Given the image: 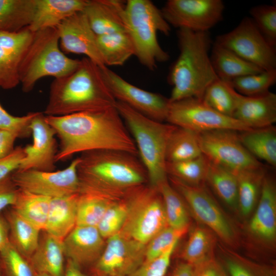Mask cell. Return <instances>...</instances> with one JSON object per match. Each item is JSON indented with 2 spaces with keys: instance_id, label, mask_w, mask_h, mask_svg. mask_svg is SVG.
<instances>
[{
  "instance_id": "3",
  "label": "cell",
  "mask_w": 276,
  "mask_h": 276,
  "mask_svg": "<svg viewBox=\"0 0 276 276\" xmlns=\"http://www.w3.org/2000/svg\"><path fill=\"white\" fill-rule=\"evenodd\" d=\"M116 102L100 66L84 57L74 71L52 81L43 113L61 116L98 111L115 107Z\"/></svg>"
},
{
  "instance_id": "42",
  "label": "cell",
  "mask_w": 276,
  "mask_h": 276,
  "mask_svg": "<svg viewBox=\"0 0 276 276\" xmlns=\"http://www.w3.org/2000/svg\"><path fill=\"white\" fill-rule=\"evenodd\" d=\"M127 213V205L124 198L112 201L96 227L104 239L121 231L125 222Z\"/></svg>"
},
{
  "instance_id": "41",
  "label": "cell",
  "mask_w": 276,
  "mask_h": 276,
  "mask_svg": "<svg viewBox=\"0 0 276 276\" xmlns=\"http://www.w3.org/2000/svg\"><path fill=\"white\" fill-rule=\"evenodd\" d=\"M229 82L233 88L242 95H261L269 91V88L275 83L276 69L245 75Z\"/></svg>"
},
{
  "instance_id": "43",
  "label": "cell",
  "mask_w": 276,
  "mask_h": 276,
  "mask_svg": "<svg viewBox=\"0 0 276 276\" xmlns=\"http://www.w3.org/2000/svg\"><path fill=\"white\" fill-rule=\"evenodd\" d=\"M0 271L5 276H36L30 263L10 242L0 251Z\"/></svg>"
},
{
  "instance_id": "27",
  "label": "cell",
  "mask_w": 276,
  "mask_h": 276,
  "mask_svg": "<svg viewBox=\"0 0 276 276\" xmlns=\"http://www.w3.org/2000/svg\"><path fill=\"white\" fill-rule=\"evenodd\" d=\"M210 59L219 79L227 82L245 75L257 74L264 70L246 61L232 51L214 43Z\"/></svg>"
},
{
  "instance_id": "48",
  "label": "cell",
  "mask_w": 276,
  "mask_h": 276,
  "mask_svg": "<svg viewBox=\"0 0 276 276\" xmlns=\"http://www.w3.org/2000/svg\"><path fill=\"white\" fill-rule=\"evenodd\" d=\"M178 242V241L173 244L159 257L151 260H145L128 276H165Z\"/></svg>"
},
{
  "instance_id": "44",
  "label": "cell",
  "mask_w": 276,
  "mask_h": 276,
  "mask_svg": "<svg viewBox=\"0 0 276 276\" xmlns=\"http://www.w3.org/2000/svg\"><path fill=\"white\" fill-rule=\"evenodd\" d=\"M249 13L261 33L271 45L276 47V5L254 6Z\"/></svg>"
},
{
  "instance_id": "49",
  "label": "cell",
  "mask_w": 276,
  "mask_h": 276,
  "mask_svg": "<svg viewBox=\"0 0 276 276\" xmlns=\"http://www.w3.org/2000/svg\"><path fill=\"white\" fill-rule=\"evenodd\" d=\"M25 156L24 148L17 146L7 156L0 158V180L18 170Z\"/></svg>"
},
{
  "instance_id": "50",
  "label": "cell",
  "mask_w": 276,
  "mask_h": 276,
  "mask_svg": "<svg viewBox=\"0 0 276 276\" xmlns=\"http://www.w3.org/2000/svg\"><path fill=\"white\" fill-rule=\"evenodd\" d=\"M19 189L13 182L11 174L0 180V214L15 202Z\"/></svg>"
},
{
  "instance_id": "4",
  "label": "cell",
  "mask_w": 276,
  "mask_h": 276,
  "mask_svg": "<svg viewBox=\"0 0 276 276\" xmlns=\"http://www.w3.org/2000/svg\"><path fill=\"white\" fill-rule=\"evenodd\" d=\"M177 35L179 54L168 76L173 87L169 99L170 102L189 98L202 100L207 87L218 79L210 59V34L181 28Z\"/></svg>"
},
{
  "instance_id": "5",
  "label": "cell",
  "mask_w": 276,
  "mask_h": 276,
  "mask_svg": "<svg viewBox=\"0 0 276 276\" xmlns=\"http://www.w3.org/2000/svg\"><path fill=\"white\" fill-rule=\"evenodd\" d=\"M115 107L131 133L138 154L145 167L149 185L155 189L168 181L166 149L175 126L149 118L117 101Z\"/></svg>"
},
{
  "instance_id": "22",
  "label": "cell",
  "mask_w": 276,
  "mask_h": 276,
  "mask_svg": "<svg viewBox=\"0 0 276 276\" xmlns=\"http://www.w3.org/2000/svg\"><path fill=\"white\" fill-rule=\"evenodd\" d=\"M126 2L121 0H88L83 11L97 36L126 31Z\"/></svg>"
},
{
  "instance_id": "18",
  "label": "cell",
  "mask_w": 276,
  "mask_h": 276,
  "mask_svg": "<svg viewBox=\"0 0 276 276\" xmlns=\"http://www.w3.org/2000/svg\"><path fill=\"white\" fill-rule=\"evenodd\" d=\"M30 128L33 143L24 147L25 156L18 170L54 171L58 151L56 131L47 123L44 113L41 112H38L32 119Z\"/></svg>"
},
{
  "instance_id": "56",
  "label": "cell",
  "mask_w": 276,
  "mask_h": 276,
  "mask_svg": "<svg viewBox=\"0 0 276 276\" xmlns=\"http://www.w3.org/2000/svg\"><path fill=\"white\" fill-rule=\"evenodd\" d=\"M36 276H51L45 273H36Z\"/></svg>"
},
{
  "instance_id": "54",
  "label": "cell",
  "mask_w": 276,
  "mask_h": 276,
  "mask_svg": "<svg viewBox=\"0 0 276 276\" xmlns=\"http://www.w3.org/2000/svg\"><path fill=\"white\" fill-rule=\"evenodd\" d=\"M170 276H193V266L184 261L177 264Z\"/></svg>"
},
{
  "instance_id": "55",
  "label": "cell",
  "mask_w": 276,
  "mask_h": 276,
  "mask_svg": "<svg viewBox=\"0 0 276 276\" xmlns=\"http://www.w3.org/2000/svg\"><path fill=\"white\" fill-rule=\"evenodd\" d=\"M63 276H86L80 270V266L68 260Z\"/></svg>"
},
{
  "instance_id": "26",
  "label": "cell",
  "mask_w": 276,
  "mask_h": 276,
  "mask_svg": "<svg viewBox=\"0 0 276 276\" xmlns=\"http://www.w3.org/2000/svg\"><path fill=\"white\" fill-rule=\"evenodd\" d=\"M64 252L62 240L47 233L30 257V264L36 273L63 276Z\"/></svg>"
},
{
  "instance_id": "46",
  "label": "cell",
  "mask_w": 276,
  "mask_h": 276,
  "mask_svg": "<svg viewBox=\"0 0 276 276\" xmlns=\"http://www.w3.org/2000/svg\"><path fill=\"white\" fill-rule=\"evenodd\" d=\"M224 266L228 276H275L271 268L235 257L225 258Z\"/></svg>"
},
{
  "instance_id": "38",
  "label": "cell",
  "mask_w": 276,
  "mask_h": 276,
  "mask_svg": "<svg viewBox=\"0 0 276 276\" xmlns=\"http://www.w3.org/2000/svg\"><path fill=\"white\" fill-rule=\"evenodd\" d=\"M237 91L229 82L217 79L206 88L202 100L218 112L233 117L236 108Z\"/></svg>"
},
{
  "instance_id": "9",
  "label": "cell",
  "mask_w": 276,
  "mask_h": 276,
  "mask_svg": "<svg viewBox=\"0 0 276 276\" xmlns=\"http://www.w3.org/2000/svg\"><path fill=\"white\" fill-rule=\"evenodd\" d=\"M214 43L232 51L264 71L276 69V49L250 17L243 18L233 30L216 37Z\"/></svg>"
},
{
  "instance_id": "34",
  "label": "cell",
  "mask_w": 276,
  "mask_h": 276,
  "mask_svg": "<svg viewBox=\"0 0 276 276\" xmlns=\"http://www.w3.org/2000/svg\"><path fill=\"white\" fill-rule=\"evenodd\" d=\"M51 200V197L19 189L15 202L11 208L40 230H44Z\"/></svg>"
},
{
  "instance_id": "28",
  "label": "cell",
  "mask_w": 276,
  "mask_h": 276,
  "mask_svg": "<svg viewBox=\"0 0 276 276\" xmlns=\"http://www.w3.org/2000/svg\"><path fill=\"white\" fill-rule=\"evenodd\" d=\"M240 140L256 158L276 166V128L273 125L239 132Z\"/></svg>"
},
{
  "instance_id": "37",
  "label": "cell",
  "mask_w": 276,
  "mask_h": 276,
  "mask_svg": "<svg viewBox=\"0 0 276 276\" xmlns=\"http://www.w3.org/2000/svg\"><path fill=\"white\" fill-rule=\"evenodd\" d=\"M210 160L203 154L189 160L166 162L168 176L192 186L202 185L205 181Z\"/></svg>"
},
{
  "instance_id": "29",
  "label": "cell",
  "mask_w": 276,
  "mask_h": 276,
  "mask_svg": "<svg viewBox=\"0 0 276 276\" xmlns=\"http://www.w3.org/2000/svg\"><path fill=\"white\" fill-rule=\"evenodd\" d=\"M5 217L9 226L11 243L24 257L30 258L39 244L41 230L12 209L6 212Z\"/></svg>"
},
{
  "instance_id": "30",
  "label": "cell",
  "mask_w": 276,
  "mask_h": 276,
  "mask_svg": "<svg viewBox=\"0 0 276 276\" xmlns=\"http://www.w3.org/2000/svg\"><path fill=\"white\" fill-rule=\"evenodd\" d=\"M35 4L36 0H0V31L16 33L28 28Z\"/></svg>"
},
{
  "instance_id": "31",
  "label": "cell",
  "mask_w": 276,
  "mask_h": 276,
  "mask_svg": "<svg viewBox=\"0 0 276 276\" xmlns=\"http://www.w3.org/2000/svg\"><path fill=\"white\" fill-rule=\"evenodd\" d=\"M234 172L238 185V206L242 215L247 216L258 201L266 175L265 167Z\"/></svg>"
},
{
  "instance_id": "14",
  "label": "cell",
  "mask_w": 276,
  "mask_h": 276,
  "mask_svg": "<svg viewBox=\"0 0 276 276\" xmlns=\"http://www.w3.org/2000/svg\"><path fill=\"white\" fill-rule=\"evenodd\" d=\"M171 185L181 196L197 219L224 242L233 244V226L215 200L202 185L192 186L168 176Z\"/></svg>"
},
{
  "instance_id": "19",
  "label": "cell",
  "mask_w": 276,
  "mask_h": 276,
  "mask_svg": "<svg viewBox=\"0 0 276 276\" xmlns=\"http://www.w3.org/2000/svg\"><path fill=\"white\" fill-rule=\"evenodd\" d=\"M34 34L28 28L16 33L0 31V87L10 89L20 84L19 66Z\"/></svg>"
},
{
  "instance_id": "47",
  "label": "cell",
  "mask_w": 276,
  "mask_h": 276,
  "mask_svg": "<svg viewBox=\"0 0 276 276\" xmlns=\"http://www.w3.org/2000/svg\"><path fill=\"white\" fill-rule=\"evenodd\" d=\"M38 112H29L21 117L10 114L0 104V129L16 134L18 138L29 137L31 134L30 125Z\"/></svg>"
},
{
  "instance_id": "12",
  "label": "cell",
  "mask_w": 276,
  "mask_h": 276,
  "mask_svg": "<svg viewBox=\"0 0 276 276\" xmlns=\"http://www.w3.org/2000/svg\"><path fill=\"white\" fill-rule=\"evenodd\" d=\"M79 162L80 157H77L66 168L56 171L17 170L11 176L20 190L51 198L63 197L79 193Z\"/></svg>"
},
{
  "instance_id": "32",
  "label": "cell",
  "mask_w": 276,
  "mask_h": 276,
  "mask_svg": "<svg viewBox=\"0 0 276 276\" xmlns=\"http://www.w3.org/2000/svg\"><path fill=\"white\" fill-rule=\"evenodd\" d=\"M99 50L105 65H123L132 56L134 47L127 31L97 36Z\"/></svg>"
},
{
  "instance_id": "20",
  "label": "cell",
  "mask_w": 276,
  "mask_h": 276,
  "mask_svg": "<svg viewBox=\"0 0 276 276\" xmlns=\"http://www.w3.org/2000/svg\"><path fill=\"white\" fill-rule=\"evenodd\" d=\"M62 243L65 257L80 266L96 262L106 241L96 227L76 225Z\"/></svg>"
},
{
  "instance_id": "39",
  "label": "cell",
  "mask_w": 276,
  "mask_h": 276,
  "mask_svg": "<svg viewBox=\"0 0 276 276\" xmlns=\"http://www.w3.org/2000/svg\"><path fill=\"white\" fill-rule=\"evenodd\" d=\"M214 243L209 230L197 226L191 232L181 254L184 262L194 266L212 257L211 253Z\"/></svg>"
},
{
  "instance_id": "45",
  "label": "cell",
  "mask_w": 276,
  "mask_h": 276,
  "mask_svg": "<svg viewBox=\"0 0 276 276\" xmlns=\"http://www.w3.org/2000/svg\"><path fill=\"white\" fill-rule=\"evenodd\" d=\"M186 233L169 226L161 230L146 244L145 260H151L163 255Z\"/></svg>"
},
{
  "instance_id": "1",
  "label": "cell",
  "mask_w": 276,
  "mask_h": 276,
  "mask_svg": "<svg viewBox=\"0 0 276 276\" xmlns=\"http://www.w3.org/2000/svg\"><path fill=\"white\" fill-rule=\"evenodd\" d=\"M60 139L56 162L79 152L114 150L138 156L135 144L116 107L61 116H45Z\"/></svg>"
},
{
  "instance_id": "13",
  "label": "cell",
  "mask_w": 276,
  "mask_h": 276,
  "mask_svg": "<svg viewBox=\"0 0 276 276\" xmlns=\"http://www.w3.org/2000/svg\"><path fill=\"white\" fill-rule=\"evenodd\" d=\"M224 8L221 0H169L160 11L170 26L209 32L222 19Z\"/></svg>"
},
{
  "instance_id": "7",
  "label": "cell",
  "mask_w": 276,
  "mask_h": 276,
  "mask_svg": "<svg viewBox=\"0 0 276 276\" xmlns=\"http://www.w3.org/2000/svg\"><path fill=\"white\" fill-rule=\"evenodd\" d=\"M80 61L68 57L60 49L57 28L35 32L19 68L22 90L31 91L42 78H58L69 74L78 67Z\"/></svg>"
},
{
  "instance_id": "52",
  "label": "cell",
  "mask_w": 276,
  "mask_h": 276,
  "mask_svg": "<svg viewBox=\"0 0 276 276\" xmlns=\"http://www.w3.org/2000/svg\"><path fill=\"white\" fill-rule=\"evenodd\" d=\"M18 138L15 133L0 129V158L10 154L14 149V144Z\"/></svg>"
},
{
  "instance_id": "10",
  "label": "cell",
  "mask_w": 276,
  "mask_h": 276,
  "mask_svg": "<svg viewBox=\"0 0 276 276\" xmlns=\"http://www.w3.org/2000/svg\"><path fill=\"white\" fill-rule=\"evenodd\" d=\"M196 133L202 154L215 164L234 172L263 166L243 146L239 131L219 129Z\"/></svg>"
},
{
  "instance_id": "21",
  "label": "cell",
  "mask_w": 276,
  "mask_h": 276,
  "mask_svg": "<svg viewBox=\"0 0 276 276\" xmlns=\"http://www.w3.org/2000/svg\"><path fill=\"white\" fill-rule=\"evenodd\" d=\"M233 118L252 129L273 125L276 122V95L268 91L253 96L242 95L237 91Z\"/></svg>"
},
{
  "instance_id": "53",
  "label": "cell",
  "mask_w": 276,
  "mask_h": 276,
  "mask_svg": "<svg viewBox=\"0 0 276 276\" xmlns=\"http://www.w3.org/2000/svg\"><path fill=\"white\" fill-rule=\"evenodd\" d=\"M9 226L6 218L0 214V251L10 243Z\"/></svg>"
},
{
  "instance_id": "24",
  "label": "cell",
  "mask_w": 276,
  "mask_h": 276,
  "mask_svg": "<svg viewBox=\"0 0 276 276\" xmlns=\"http://www.w3.org/2000/svg\"><path fill=\"white\" fill-rule=\"evenodd\" d=\"M88 0H36L33 21L28 28L33 32L57 28L72 15L83 11Z\"/></svg>"
},
{
  "instance_id": "35",
  "label": "cell",
  "mask_w": 276,
  "mask_h": 276,
  "mask_svg": "<svg viewBox=\"0 0 276 276\" xmlns=\"http://www.w3.org/2000/svg\"><path fill=\"white\" fill-rule=\"evenodd\" d=\"M205 181L225 203L238 206V180L234 171L210 161Z\"/></svg>"
},
{
  "instance_id": "57",
  "label": "cell",
  "mask_w": 276,
  "mask_h": 276,
  "mask_svg": "<svg viewBox=\"0 0 276 276\" xmlns=\"http://www.w3.org/2000/svg\"><path fill=\"white\" fill-rule=\"evenodd\" d=\"M0 276H2L1 273V271H0Z\"/></svg>"
},
{
  "instance_id": "40",
  "label": "cell",
  "mask_w": 276,
  "mask_h": 276,
  "mask_svg": "<svg viewBox=\"0 0 276 276\" xmlns=\"http://www.w3.org/2000/svg\"><path fill=\"white\" fill-rule=\"evenodd\" d=\"M112 201L99 196L79 194L76 225L97 227Z\"/></svg>"
},
{
  "instance_id": "25",
  "label": "cell",
  "mask_w": 276,
  "mask_h": 276,
  "mask_svg": "<svg viewBox=\"0 0 276 276\" xmlns=\"http://www.w3.org/2000/svg\"><path fill=\"white\" fill-rule=\"evenodd\" d=\"M79 194L51 198L43 231L61 240L76 225L77 208Z\"/></svg>"
},
{
  "instance_id": "15",
  "label": "cell",
  "mask_w": 276,
  "mask_h": 276,
  "mask_svg": "<svg viewBox=\"0 0 276 276\" xmlns=\"http://www.w3.org/2000/svg\"><path fill=\"white\" fill-rule=\"evenodd\" d=\"M100 67L104 81L116 101L154 120L162 122L166 120L170 105L169 98L131 84L106 66Z\"/></svg>"
},
{
  "instance_id": "11",
  "label": "cell",
  "mask_w": 276,
  "mask_h": 276,
  "mask_svg": "<svg viewBox=\"0 0 276 276\" xmlns=\"http://www.w3.org/2000/svg\"><path fill=\"white\" fill-rule=\"evenodd\" d=\"M166 121L196 132L219 129L241 132L252 129L233 117L218 112L196 98L170 102Z\"/></svg>"
},
{
  "instance_id": "2",
  "label": "cell",
  "mask_w": 276,
  "mask_h": 276,
  "mask_svg": "<svg viewBox=\"0 0 276 276\" xmlns=\"http://www.w3.org/2000/svg\"><path fill=\"white\" fill-rule=\"evenodd\" d=\"M79 157L77 166L79 194L118 200L148 180L141 160L129 153L95 150L83 152Z\"/></svg>"
},
{
  "instance_id": "6",
  "label": "cell",
  "mask_w": 276,
  "mask_h": 276,
  "mask_svg": "<svg viewBox=\"0 0 276 276\" xmlns=\"http://www.w3.org/2000/svg\"><path fill=\"white\" fill-rule=\"evenodd\" d=\"M126 31L133 42L135 56L149 70L157 62L167 61L169 55L160 45L157 38L159 31L168 35L170 26L162 12L149 0H128L126 2Z\"/></svg>"
},
{
  "instance_id": "17",
  "label": "cell",
  "mask_w": 276,
  "mask_h": 276,
  "mask_svg": "<svg viewBox=\"0 0 276 276\" xmlns=\"http://www.w3.org/2000/svg\"><path fill=\"white\" fill-rule=\"evenodd\" d=\"M62 51L82 54L99 66H106L99 50L97 36L84 12H77L57 27Z\"/></svg>"
},
{
  "instance_id": "8",
  "label": "cell",
  "mask_w": 276,
  "mask_h": 276,
  "mask_svg": "<svg viewBox=\"0 0 276 276\" xmlns=\"http://www.w3.org/2000/svg\"><path fill=\"white\" fill-rule=\"evenodd\" d=\"M127 213L120 233L146 244L168 225L164 205L159 191L144 185L130 190L124 198Z\"/></svg>"
},
{
  "instance_id": "23",
  "label": "cell",
  "mask_w": 276,
  "mask_h": 276,
  "mask_svg": "<svg viewBox=\"0 0 276 276\" xmlns=\"http://www.w3.org/2000/svg\"><path fill=\"white\" fill-rule=\"evenodd\" d=\"M252 234L266 241L276 235V190L274 181L265 176L256 212L249 224Z\"/></svg>"
},
{
  "instance_id": "51",
  "label": "cell",
  "mask_w": 276,
  "mask_h": 276,
  "mask_svg": "<svg viewBox=\"0 0 276 276\" xmlns=\"http://www.w3.org/2000/svg\"><path fill=\"white\" fill-rule=\"evenodd\" d=\"M193 276H228L216 260L211 257L193 266Z\"/></svg>"
},
{
  "instance_id": "36",
  "label": "cell",
  "mask_w": 276,
  "mask_h": 276,
  "mask_svg": "<svg viewBox=\"0 0 276 276\" xmlns=\"http://www.w3.org/2000/svg\"><path fill=\"white\" fill-rule=\"evenodd\" d=\"M158 190L163 200L168 225L175 229L187 232L190 220L183 198L168 180L163 183Z\"/></svg>"
},
{
  "instance_id": "33",
  "label": "cell",
  "mask_w": 276,
  "mask_h": 276,
  "mask_svg": "<svg viewBox=\"0 0 276 276\" xmlns=\"http://www.w3.org/2000/svg\"><path fill=\"white\" fill-rule=\"evenodd\" d=\"M202 154L196 132L175 126L167 142L166 162L189 160Z\"/></svg>"
},
{
  "instance_id": "16",
  "label": "cell",
  "mask_w": 276,
  "mask_h": 276,
  "mask_svg": "<svg viewBox=\"0 0 276 276\" xmlns=\"http://www.w3.org/2000/svg\"><path fill=\"white\" fill-rule=\"evenodd\" d=\"M146 244L119 233L107 239L96 263L101 276H128L145 260Z\"/></svg>"
}]
</instances>
